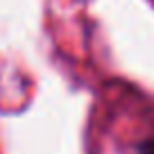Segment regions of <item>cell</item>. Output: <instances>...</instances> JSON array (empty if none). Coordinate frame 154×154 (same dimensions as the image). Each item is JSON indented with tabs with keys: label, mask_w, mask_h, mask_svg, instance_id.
<instances>
[{
	"label": "cell",
	"mask_w": 154,
	"mask_h": 154,
	"mask_svg": "<svg viewBox=\"0 0 154 154\" xmlns=\"http://www.w3.org/2000/svg\"><path fill=\"white\" fill-rule=\"evenodd\" d=\"M140 154H154V143H145L140 147Z\"/></svg>",
	"instance_id": "cell-1"
}]
</instances>
